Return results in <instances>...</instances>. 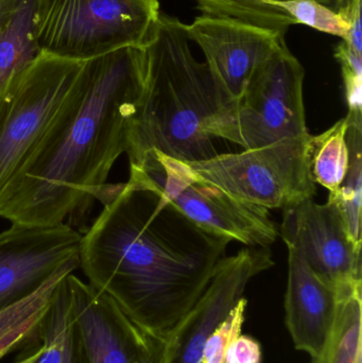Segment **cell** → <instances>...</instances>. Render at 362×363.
Listing matches in <instances>:
<instances>
[{
  "instance_id": "24",
  "label": "cell",
  "mask_w": 362,
  "mask_h": 363,
  "mask_svg": "<svg viewBox=\"0 0 362 363\" xmlns=\"http://www.w3.org/2000/svg\"><path fill=\"white\" fill-rule=\"evenodd\" d=\"M335 57L341 66L349 113L361 114L362 55L342 40L336 47Z\"/></svg>"
},
{
  "instance_id": "2",
  "label": "cell",
  "mask_w": 362,
  "mask_h": 363,
  "mask_svg": "<svg viewBox=\"0 0 362 363\" xmlns=\"http://www.w3.org/2000/svg\"><path fill=\"white\" fill-rule=\"evenodd\" d=\"M145 78L144 47L84 62L31 157L0 198V217L55 225L94 199L129 148Z\"/></svg>"
},
{
  "instance_id": "9",
  "label": "cell",
  "mask_w": 362,
  "mask_h": 363,
  "mask_svg": "<svg viewBox=\"0 0 362 363\" xmlns=\"http://www.w3.org/2000/svg\"><path fill=\"white\" fill-rule=\"evenodd\" d=\"M82 241L64 223H12L0 233V311L29 298L64 269L80 268Z\"/></svg>"
},
{
  "instance_id": "18",
  "label": "cell",
  "mask_w": 362,
  "mask_h": 363,
  "mask_svg": "<svg viewBox=\"0 0 362 363\" xmlns=\"http://www.w3.org/2000/svg\"><path fill=\"white\" fill-rule=\"evenodd\" d=\"M346 140L349 168L341 185L329 192V201L337 207L353 245L361 251L362 117L349 113Z\"/></svg>"
},
{
  "instance_id": "19",
  "label": "cell",
  "mask_w": 362,
  "mask_h": 363,
  "mask_svg": "<svg viewBox=\"0 0 362 363\" xmlns=\"http://www.w3.org/2000/svg\"><path fill=\"white\" fill-rule=\"evenodd\" d=\"M291 25H304L323 33L348 38L350 25L341 12H336L318 0H289L268 6L256 27L286 34Z\"/></svg>"
},
{
  "instance_id": "7",
  "label": "cell",
  "mask_w": 362,
  "mask_h": 363,
  "mask_svg": "<svg viewBox=\"0 0 362 363\" xmlns=\"http://www.w3.org/2000/svg\"><path fill=\"white\" fill-rule=\"evenodd\" d=\"M304 77L303 66L283 45L253 74L242 97L213 130V138L250 150L308 133Z\"/></svg>"
},
{
  "instance_id": "26",
  "label": "cell",
  "mask_w": 362,
  "mask_h": 363,
  "mask_svg": "<svg viewBox=\"0 0 362 363\" xmlns=\"http://www.w3.org/2000/svg\"><path fill=\"white\" fill-rule=\"evenodd\" d=\"M339 12L346 16L350 25L348 38L344 42L362 55L361 0H348Z\"/></svg>"
},
{
  "instance_id": "25",
  "label": "cell",
  "mask_w": 362,
  "mask_h": 363,
  "mask_svg": "<svg viewBox=\"0 0 362 363\" xmlns=\"http://www.w3.org/2000/svg\"><path fill=\"white\" fill-rule=\"evenodd\" d=\"M263 351L259 340L249 335H240L230 345L227 362L261 363Z\"/></svg>"
},
{
  "instance_id": "5",
  "label": "cell",
  "mask_w": 362,
  "mask_h": 363,
  "mask_svg": "<svg viewBox=\"0 0 362 363\" xmlns=\"http://www.w3.org/2000/svg\"><path fill=\"white\" fill-rule=\"evenodd\" d=\"M314 135L284 138L261 148L184 162L200 180L225 190L242 202L287 208L316 194L312 174Z\"/></svg>"
},
{
  "instance_id": "12",
  "label": "cell",
  "mask_w": 362,
  "mask_h": 363,
  "mask_svg": "<svg viewBox=\"0 0 362 363\" xmlns=\"http://www.w3.org/2000/svg\"><path fill=\"white\" fill-rule=\"evenodd\" d=\"M281 235L285 245L298 247L317 277L335 289L362 281L361 251L353 245L332 203L317 204L310 198L287 207Z\"/></svg>"
},
{
  "instance_id": "23",
  "label": "cell",
  "mask_w": 362,
  "mask_h": 363,
  "mask_svg": "<svg viewBox=\"0 0 362 363\" xmlns=\"http://www.w3.org/2000/svg\"><path fill=\"white\" fill-rule=\"evenodd\" d=\"M248 300L240 298L229 315L214 328L206 339L203 350V363H229L230 345L240 335L246 321Z\"/></svg>"
},
{
  "instance_id": "6",
  "label": "cell",
  "mask_w": 362,
  "mask_h": 363,
  "mask_svg": "<svg viewBox=\"0 0 362 363\" xmlns=\"http://www.w3.org/2000/svg\"><path fill=\"white\" fill-rule=\"evenodd\" d=\"M130 179L140 182L169 201L196 225L247 247H268L278 236L269 209L249 204L200 180L184 162L157 150L147 151L130 164Z\"/></svg>"
},
{
  "instance_id": "17",
  "label": "cell",
  "mask_w": 362,
  "mask_h": 363,
  "mask_svg": "<svg viewBox=\"0 0 362 363\" xmlns=\"http://www.w3.org/2000/svg\"><path fill=\"white\" fill-rule=\"evenodd\" d=\"M333 324L310 363H362V281L336 288Z\"/></svg>"
},
{
  "instance_id": "8",
  "label": "cell",
  "mask_w": 362,
  "mask_h": 363,
  "mask_svg": "<svg viewBox=\"0 0 362 363\" xmlns=\"http://www.w3.org/2000/svg\"><path fill=\"white\" fill-rule=\"evenodd\" d=\"M83 63L42 55L0 94V198L31 157Z\"/></svg>"
},
{
  "instance_id": "1",
  "label": "cell",
  "mask_w": 362,
  "mask_h": 363,
  "mask_svg": "<svg viewBox=\"0 0 362 363\" xmlns=\"http://www.w3.org/2000/svg\"><path fill=\"white\" fill-rule=\"evenodd\" d=\"M231 241L130 179L83 236L80 268L136 323L167 336L201 298Z\"/></svg>"
},
{
  "instance_id": "3",
  "label": "cell",
  "mask_w": 362,
  "mask_h": 363,
  "mask_svg": "<svg viewBox=\"0 0 362 363\" xmlns=\"http://www.w3.org/2000/svg\"><path fill=\"white\" fill-rule=\"evenodd\" d=\"M144 48L146 78L130 132V164L150 150L191 163L216 157L213 130L237 101L193 57L186 25L176 17L161 12Z\"/></svg>"
},
{
  "instance_id": "4",
  "label": "cell",
  "mask_w": 362,
  "mask_h": 363,
  "mask_svg": "<svg viewBox=\"0 0 362 363\" xmlns=\"http://www.w3.org/2000/svg\"><path fill=\"white\" fill-rule=\"evenodd\" d=\"M161 14L159 0H38L40 52L86 62L144 47Z\"/></svg>"
},
{
  "instance_id": "15",
  "label": "cell",
  "mask_w": 362,
  "mask_h": 363,
  "mask_svg": "<svg viewBox=\"0 0 362 363\" xmlns=\"http://www.w3.org/2000/svg\"><path fill=\"white\" fill-rule=\"evenodd\" d=\"M38 0H0V94L42 55Z\"/></svg>"
},
{
  "instance_id": "22",
  "label": "cell",
  "mask_w": 362,
  "mask_h": 363,
  "mask_svg": "<svg viewBox=\"0 0 362 363\" xmlns=\"http://www.w3.org/2000/svg\"><path fill=\"white\" fill-rule=\"evenodd\" d=\"M196 8L208 16L222 17L256 27L259 17L268 6L289 0H193ZM320 4L339 12L348 0H318Z\"/></svg>"
},
{
  "instance_id": "14",
  "label": "cell",
  "mask_w": 362,
  "mask_h": 363,
  "mask_svg": "<svg viewBox=\"0 0 362 363\" xmlns=\"http://www.w3.org/2000/svg\"><path fill=\"white\" fill-rule=\"evenodd\" d=\"M286 245L288 281L285 322L295 349L312 358L320 353L333 324L337 291L317 277L298 247Z\"/></svg>"
},
{
  "instance_id": "21",
  "label": "cell",
  "mask_w": 362,
  "mask_h": 363,
  "mask_svg": "<svg viewBox=\"0 0 362 363\" xmlns=\"http://www.w3.org/2000/svg\"><path fill=\"white\" fill-rule=\"evenodd\" d=\"M346 117L324 133L312 138V174L316 183L334 192L341 185L349 168Z\"/></svg>"
},
{
  "instance_id": "20",
  "label": "cell",
  "mask_w": 362,
  "mask_h": 363,
  "mask_svg": "<svg viewBox=\"0 0 362 363\" xmlns=\"http://www.w3.org/2000/svg\"><path fill=\"white\" fill-rule=\"evenodd\" d=\"M74 270L77 269H64L29 298L0 311V359L28 339L35 338L57 283Z\"/></svg>"
},
{
  "instance_id": "11",
  "label": "cell",
  "mask_w": 362,
  "mask_h": 363,
  "mask_svg": "<svg viewBox=\"0 0 362 363\" xmlns=\"http://www.w3.org/2000/svg\"><path fill=\"white\" fill-rule=\"evenodd\" d=\"M273 266L268 247H248L223 257L201 298L167 335L164 363H203L210 333L244 298L253 277Z\"/></svg>"
},
{
  "instance_id": "13",
  "label": "cell",
  "mask_w": 362,
  "mask_h": 363,
  "mask_svg": "<svg viewBox=\"0 0 362 363\" xmlns=\"http://www.w3.org/2000/svg\"><path fill=\"white\" fill-rule=\"evenodd\" d=\"M187 35L203 51L205 63L237 101L251 77L285 42L286 34L222 17L201 15L186 25Z\"/></svg>"
},
{
  "instance_id": "16",
  "label": "cell",
  "mask_w": 362,
  "mask_h": 363,
  "mask_svg": "<svg viewBox=\"0 0 362 363\" xmlns=\"http://www.w3.org/2000/svg\"><path fill=\"white\" fill-rule=\"evenodd\" d=\"M69 274L57 283L36 330L35 339L43 347L36 363H91L72 309Z\"/></svg>"
},
{
  "instance_id": "10",
  "label": "cell",
  "mask_w": 362,
  "mask_h": 363,
  "mask_svg": "<svg viewBox=\"0 0 362 363\" xmlns=\"http://www.w3.org/2000/svg\"><path fill=\"white\" fill-rule=\"evenodd\" d=\"M74 318L91 363H164L167 336L132 320L111 296L68 275Z\"/></svg>"
},
{
  "instance_id": "27",
  "label": "cell",
  "mask_w": 362,
  "mask_h": 363,
  "mask_svg": "<svg viewBox=\"0 0 362 363\" xmlns=\"http://www.w3.org/2000/svg\"><path fill=\"white\" fill-rule=\"evenodd\" d=\"M43 347L42 345H40L38 350L33 352L31 355L28 356V357L23 358L21 362L18 363H36L38 362V358H40V354H42Z\"/></svg>"
}]
</instances>
